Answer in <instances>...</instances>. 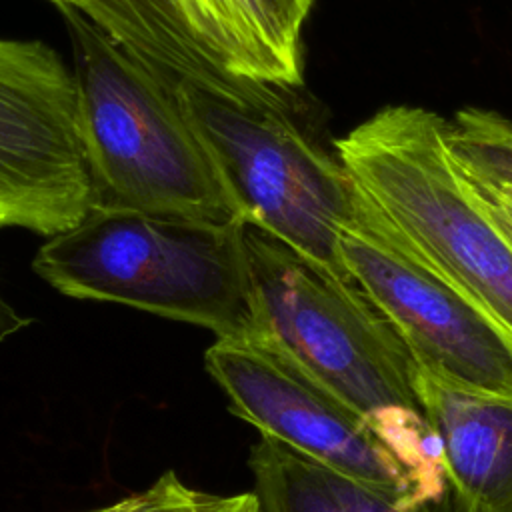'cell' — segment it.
Here are the masks:
<instances>
[{"instance_id": "obj_11", "label": "cell", "mask_w": 512, "mask_h": 512, "mask_svg": "<svg viewBox=\"0 0 512 512\" xmlns=\"http://www.w3.org/2000/svg\"><path fill=\"white\" fill-rule=\"evenodd\" d=\"M248 468L262 512H466L450 484L442 494L370 484L262 434Z\"/></svg>"}, {"instance_id": "obj_13", "label": "cell", "mask_w": 512, "mask_h": 512, "mask_svg": "<svg viewBox=\"0 0 512 512\" xmlns=\"http://www.w3.org/2000/svg\"><path fill=\"white\" fill-rule=\"evenodd\" d=\"M88 512H262L256 492L212 494L184 484L166 470L150 486Z\"/></svg>"}, {"instance_id": "obj_12", "label": "cell", "mask_w": 512, "mask_h": 512, "mask_svg": "<svg viewBox=\"0 0 512 512\" xmlns=\"http://www.w3.org/2000/svg\"><path fill=\"white\" fill-rule=\"evenodd\" d=\"M446 142L456 166L470 176L512 186V120L466 106L448 122Z\"/></svg>"}, {"instance_id": "obj_16", "label": "cell", "mask_w": 512, "mask_h": 512, "mask_svg": "<svg viewBox=\"0 0 512 512\" xmlns=\"http://www.w3.org/2000/svg\"><path fill=\"white\" fill-rule=\"evenodd\" d=\"M26 324H28V320L24 316L16 314V310L0 298V340L22 330Z\"/></svg>"}, {"instance_id": "obj_9", "label": "cell", "mask_w": 512, "mask_h": 512, "mask_svg": "<svg viewBox=\"0 0 512 512\" xmlns=\"http://www.w3.org/2000/svg\"><path fill=\"white\" fill-rule=\"evenodd\" d=\"M96 26L176 80L240 102L296 84L240 0H78Z\"/></svg>"}, {"instance_id": "obj_10", "label": "cell", "mask_w": 512, "mask_h": 512, "mask_svg": "<svg viewBox=\"0 0 512 512\" xmlns=\"http://www.w3.org/2000/svg\"><path fill=\"white\" fill-rule=\"evenodd\" d=\"M410 374L464 510L512 512V398L472 388L418 356Z\"/></svg>"}, {"instance_id": "obj_1", "label": "cell", "mask_w": 512, "mask_h": 512, "mask_svg": "<svg viewBox=\"0 0 512 512\" xmlns=\"http://www.w3.org/2000/svg\"><path fill=\"white\" fill-rule=\"evenodd\" d=\"M56 8L72 46L94 206L246 224L218 154L182 102L178 80L78 8Z\"/></svg>"}, {"instance_id": "obj_17", "label": "cell", "mask_w": 512, "mask_h": 512, "mask_svg": "<svg viewBox=\"0 0 512 512\" xmlns=\"http://www.w3.org/2000/svg\"><path fill=\"white\" fill-rule=\"evenodd\" d=\"M54 6H78V0H50Z\"/></svg>"}, {"instance_id": "obj_4", "label": "cell", "mask_w": 512, "mask_h": 512, "mask_svg": "<svg viewBox=\"0 0 512 512\" xmlns=\"http://www.w3.org/2000/svg\"><path fill=\"white\" fill-rule=\"evenodd\" d=\"M246 226L92 206L38 248L32 268L64 296L126 304L216 338H240L252 330Z\"/></svg>"}, {"instance_id": "obj_3", "label": "cell", "mask_w": 512, "mask_h": 512, "mask_svg": "<svg viewBox=\"0 0 512 512\" xmlns=\"http://www.w3.org/2000/svg\"><path fill=\"white\" fill-rule=\"evenodd\" d=\"M252 330L282 348L312 378L368 418L418 470L436 458V438L412 386V354L354 280L308 262L246 226Z\"/></svg>"}, {"instance_id": "obj_5", "label": "cell", "mask_w": 512, "mask_h": 512, "mask_svg": "<svg viewBox=\"0 0 512 512\" xmlns=\"http://www.w3.org/2000/svg\"><path fill=\"white\" fill-rule=\"evenodd\" d=\"M182 102L218 154L246 224L280 240L318 268L348 276L338 234L352 216L356 186L320 116L282 88L240 102L178 80Z\"/></svg>"}, {"instance_id": "obj_8", "label": "cell", "mask_w": 512, "mask_h": 512, "mask_svg": "<svg viewBox=\"0 0 512 512\" xmlns=\"http://www.w3.org/2000/svg\"><path fill=\"white\" fill-rule=\"evenodd\" d=\"M354 186V210L338 234L348 276L396 328L412 356L472 388L512 398L510 350L468 304L390 238L378 206Z\"/></svg>"}, {"instance_id": "obj_6", "label": "cell", "mask_w": 512, "mask_h": 512, "mask_svg": "<svg viewBox=\"0 0 512 512\" xmlns=\"http://www.w3.org/2000/svg\"><path fill=\"white\" fill-rule=\"evenodd\" d=\"M92 206L72 66L44 40L0 38V228L50 238Z\"/></svg>"}, {"instance_id": "obj_14", "label": "cell", "mask_w": 512, "mask_h": 512, "mask_svg": "<svg viewBox=\"0 0 512 512\" xmlns=\"http://www.w3.org/2000/svg\"><path fill=\"white\" fill-rule=\"evenodd\" d=\"M240 4L290 78L302 84V30L314 0H240Z\"/></svg>"}, {"instance_id": "obj_15", "label": "cell", "mask_w": 512, "mask_h": 512, "mask_svg": "<svg viewBox=\"0 0 512 512\" xmlns=\"http://www.w3.org/2000/svg\"><path fill=\"white\" fill-rule=\"evenodd\" d=\"M460 174L466 180V186L472 192L476 204L482 208V212L488 216V220L500 230V234L512 246V186L476 178V176L464 174L462 170H460Z\"/></svg>"}, {"instance_id": "obj_2", "label": "cell", "mask_w": 512, "mask_h": 512, "mask_svg": "<svg viewBox=\"0 0 512 512\" xmlns=\"http://www.w3.org/2000/svg\"><path fill=\"white\" fill-rule=\"evenodd\" d=\"M448 120L384 106L336 138L352 180L378 206L390 238L442 280L512 354V246L452 160Z\"/></svg>"}, {"instance_id": "obj_7", "label": "cell", "mask_w": 512, "mask_h": 512, "mask_svg": "<svg viewBox=\"0 0 512 512\" xmlns=\"http://www.w3.org/2000/svg\"><path fill=\"white\" fill-rule=\"evenodd\" d=\"M204 368L228 410L262 436L370 484L442 494L446 476L416 470L368 418L262 336L216 338Z\"/></svg>"}]
</instances>
